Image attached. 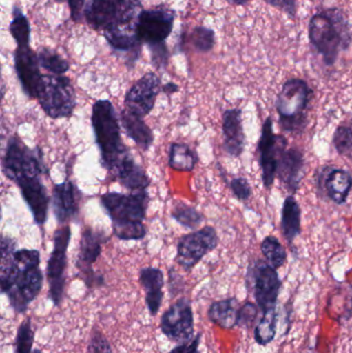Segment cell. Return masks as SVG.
<instances>
[{"label": "cell", "instance_id": "obj_48", "mask_svg": "<svg viewBox=\"0 0 352 353\" xmlns=\"http://www.w3.org/2000/svg\"><path fill=\"white\" fill-rule=\"evenodd\" d=\"M31 353H43V352H41V350H39V348H35V350H33V352Z\"/></svg>", "mask_w": 352, "mask_h": 353}, {"label": "cell", "instance_id": "obj_27", "mask_svg": "<svg viewBox=\"0 0 352 353\" xmlns=\"http://www.w3.org/2000/svg\"><path fill=\"white\" fill-rule=\"evenodd\" d=\"M239 301L236 298L216 301L209 307V321L223 330H233L238 325Z\"/></svg>", "mask_w": 352, "mask_h": 353}, {"label": "cell", "instance_id": "obj_6", "mask_svg": "<svg viewBox=\"0 0 352 353\" xmlns=\"http://www.w3.org/2000/svg\"><path fill=\"white\" fill-rule=\"evenodd\" d=\"M2 170L6 178L14 183L23 178L41 176L47 171L43 151L39 147L29 148L17 136L8 139L2 161Z\"/></svg>", "mask_w": 352, "mask_h": 353}, {"label": "cell", "instance_id": "obj_26", "mask_svg": "<svg viewBox=\"0 0 352 353\" xmlns=\"http://www.w3.org/2000/svg\"><path fill=\"white\" fill-rule=\"evenodd\" d=\"M120 122L128 138L132 139L143 150L150 149L154 142V134L142 117L124 108L120 114Z\"/></svg>", "mask_w": 352, "mask_h": 353}, {"label": "cell", "instance_id": "obj_2", "mask_svg": "<svg viewBox=\"0 0 352 353\" xmlns=\"http://www.w3.org/2000/svg\"><path fill=\"white\" fill-rule=\"evenodd\" d=\"M103 209L111 218L113 234L122 241H138L146 236L144 220L149 205L148 191L105 193L101 196Z\"/></svg>", "mask_w": 352, "mask_h": 353}, {"label": "cell", "instance_id": "obj_47", "mask_svg": "<svg viewBox=\"0 0 352 353\" xmlns=\"http://www.w3.org/2000/svg\"><path fill=\"white\" fill-rule=\"evenodd\" d=\"M229 3L236 4V6H243V4L247 3L250 0H227Z\"/></svg>", "mask_w": 352, "mask_h": 353}, {"label": "cell", "instance_id": "obj_12", "mask_svg": "<svg viewBox=\"0 0 352 353\" xmlns=\"http://www.w3.org/2000/svg\"><path fill=\"white\" fill-rule=\"evenodd\" d=\"M216 230L207 225L180 239L176 261L186 272H190L208 253L218 246Z\"/></svg>", "mask_w": 352, "mask_h": 353}, {"label": "cell", "instance_id": "obj_7", "mask_svg": "<svg viewBox=\"0 0 352 353\" xmlns=\"http://www.w3.org/2000/svg\"><path fill=\"white\" fill-rule=\"evenodd\" d=\"M37 101L52 119L70 118L76 108V93L68 77L45 74Z\"/></svg>", "mask_w": 352, "mask_h": 353}, {"label": "cell", "instance_id": "obj_33", "mask_svg": "<svg viewBox=\"0 0 352 353\" xmlns=\"http://www.w3.org/2000/svg\"><path fill=\"white\" fill-rule=\"evenodd\" d=\"M34 344V331H33L31 317H26L19 325L14 338V353H31Z\"/></svg>", "mask_w": 352, "mask_h": 353}, {"label": "cell", "instance_id": "obj_40", "mask_svg": "<svg viewBox=\"0 0 352 353\" xmlns=\"http://www.w3.org/2000/svg\"><path fill=\"white\" fill-rule=\"evenodd\" d=\"M231 189L233 191L234 195L239 201H248L252 194L251 186H250L248 181L245 178H242V176L233 179L231 181Z\"/></svg>", "mask_w": 352, "mask_h": 353}, {"label": "cell", "instance_id": "obj_19", "mask_svg": "<svg viewBox=\"0 0 352 353\" xmlns=\"http://www.w3.org/2000/svg\"><path fill=\"white\" fill-rule=\"evenodd\" d=\"M25 203L28 205L33 219L39 225H43L49 213L50 196L41 176H29L17 181Z\"/></svg>", "mask_w": 352, "mask_h": 353}, {"label": "cell", "instance_id": "obj_34", "mask_svg": "<svg viewBox=\"0 0 352 353\" xmlns=\"http://www.w3.org/2000/svg\"><path fill=\"white\" fill-rule=\"evenodd\" d=\"M37 57L41 68L53 74H63L70 70L68 62L52 50L41 49Z\"/></svg>", "mask_w": 352, "mask_h": 353}, {"label": "cell", "instance_id": "obj_3", "mask_svg": "<svg viewBox=\"0 0 352 353\" xmlns=\"http://www.w3.org/2000/svg\"><path fill=\"white\" fill-rule=\"evenodd\" d=\"M309 39L324 63L333 65L339 53L351 43V27L344 12L334 8L314 14L309 23Z\"/></svg>", "mask_w": 352, "mask_h": 353}, {"label": "cell", "instance_id": "obj_15", "mask_svg": "<svg viewBox=\"0 0 352 353\" xmlns=\"http://www.w3.org/2000/svg\"><path fill=\"white\" fill-rule=\"evenodd\" d=\"M175 12L167 8L143 10L138 19L136 32L142 43H163L173 30Z\"/></svg>", "mask_w": 352, "mask_h": 353}, {"label": "cell", "instance_id": "obj_35", "mask_svg": "<svg viewBox=\"0 0 352 353\" xmlns=\"http://www.w3.org/2000/svg\"><path fill=\"white\" fill-rule=\"evenodd\" d=\"M10 31L12 33L18 47L29 46L30 41V26L26 17L22 14L19 8L14 10V20L10 25Z\"/></svg>", "mask_w": 352, "mask_h": 353}, {"label": "cell", "instance_id": "obj_30", "mask_svg": "<svg viewBox=\"0 0 352 353\" xmlns=\"http://www.w3.org/2000/svg\"><path fill=\"white\" fill-rule=\"evenodd\" d=\"M278 311L271 309L262 313V319L254 329V339L260 346H267L274 341L277 333Z\"/></svg>", "mask_w": 352, "mask_h": 353}, {"label": "cell", "instance_id": "obj_41", "mask_svg": "<svg viewBox=\"0 0 352 353\" xmlns=\"http://www.w3.org/2000/svg\"><path fill=\"white\" fill-rule=\"evenodd\" d=\"M151 57L152 63L156 68H163L167 65V47L163 43L151 46Z\"/></svg>", "mask_w": 352, "mask_h": 353}, {"label": "cell", "instance_id": "obj_20", "mask_svg": "<svg viewBox=\"0 0 352 353\" xmlns=\"http://www.w3.org/2000/svg\"><path fill=\"white\" fill-rule=\"evenodd\" d=\"M141 286L145 290V301L151 316H156L161 311L163 302L165 274L158 268H143L138 275Z\"/></svg>", "mask_w": 352, "mask_h": 353}, {"label": "cell", "instance_id": "obj_14", "mask_svg": "<svg viewBox=\"0 0 352 353\" xmlns=\"http://www.w3.org/2000/svg\"><path fill=\"white\" fill-rule=\"evenodd\" d=\"M287 139L276 136L273 132L272 118L268 117L262 128V136L258 141L260 165L262 173V182L266 188H270L277 174L279 159L287 150Z\"/></svg>", "mask_w": 352, "mask_h": 353}, {"label": "cell", "instance_id": "obj_25", "mask_svg": "<svg viewBox=\"0 0 352 353\" xmlns=\"http://www.w3.org/2000/svg\"><path fill=\"white\" fill-rule=\"evenodd\" d=\"M303 169V153L298 149H289L285 150L279 159L277 175L289 190L295 192L301 182Z\"/></svg>", "mask_w": 352, "mask_h": 353}, {"label": "cell", "instance_id": "obj_45", "mask_svg": "<svg viewBox=\"0 0 352 353\" xmlns=\"http://www.w3.org/2000/svg\"><path fill=\"white\" fill-rule=\"evenodd\" d=\"M70 8L72 20L80 22L82 19L83 8H84L85 0H68Z\"/></svg>", "mask_w": 352, "mask_h": 353}, {"label": "cell", "instance_id": "obj_13", "mask_svg": "<svg viewBox=\"0 0 352 353\" xmlns=\"http://www.w3.org/2000/svg\"><path fill=\"white\" fill-rule=\"evenodd\" d=\"M107 241L105 234L91 228H85L81 236L76 268L79 275L88 288H99L105 285V278L93 271L92 265L99 259L101 246Z\"/></svg>", "mask_w": 352, "mask_h": 353}, {"label": "cell", "instance_id": "obj_36", "mask_svg": "<svg viewBox=\"0 0 352 353\" xmlns=\"http://www.w3.org/2000/svg\"><path fill=\"white\" fill-rule=\"evenodd\" d=\"M192 45L198 51L209 52L215 43V33L206 27H196L191 34Z\"/></svg>", "mask_w": 352, "mask_h": 353}, {"label": "cell", "instance_id": "obj_10", "mask_svg": "<svg viewBox=\"0 0 352 353\" xmlns=\"http://www.w3.org/2000/svg\"><path fill=\"white\" fill-rule=\"evenodd\" d=\"M161 333L173 343L182 344L194 338V315L190 299L181 296L161 315Z\"/></svg>", "mask_w": 352, "mask_h": 353}, {"label": "cell", "instance_id": "obj_23", "mask_svg": "<svg viewBox=\"0 0 352 353\" xmlns=\"http://www.w3.org/2000/svg\"><path fill=\"white\" fill-rule=\"evenodd\" d=\"M111 175L115 176L122 186L125 187L130 192L148 191L150 179L147 176L140 165L134 161L132 154L126 155L123 161L112 172Z\"/></svg>", "mask_w": 352, "mask_h": 353}, {"label": "cell", "instance_id": "obj_1", "mask_svg": "<svg viewBox=\"0 0 352 353\" xmlns=\"http://www.w3.org/2000/svg\"><path fill=\"white\" fill-rule=\"evenodd\" d=\"M41 253L37 249H19L16 241L1 239L0 285L8 296L10 308L16 314H24L29 305L37 300L43 285Z\"/></svg>", "mask_w": 352, "mask_h": 353}, {"label": "cell", "instance_id": "obj_18", "mask_svg": "<svg viewBox=\"0 0 352 353\" xmlns=\"http://www.w3.org/2000/svg\"><path fill=\"white\" fill-rule=\"evenodd\" d=\"M81 192L72 181L56 184L52 193V209L58 223L65 225L80 213Z\"/></svg>", "mask_w": 352, "mask_h": 353}, {"label": "cell", "instance_id": "obj_31", "mask_svg": "<svg viewBox=\"0 0 352 353\" xmlns=\"http://www.w3.org/2000/svg\"><path fill=\"white\" fill-rule=\"evenodd\" d=\"M172 217L178 222L180 225L190 230L200 226L204 222L205 217L200 212L191 205L184 203H179L174 207L172 211Z\"/></svg>", "mask_w": 352, "mask_h": 353}, {"label": "cell", "instance_id": "obj_5", "mask_svg": "<svg viewBox=\"0 0 352 353\" xmlns=\"http://www.w3.org/2000/svg\"><path fill=\"white\" fill-rule=\"evenodd\" d=\"M313 91L301 79H291L283 85L277 97L276 109L280 116V124L287 132H297L305 126L304 111L308 107Z\"/></svg>", "mask_w": 352, "mask_h": 353}, {"label": "cell", "instance_id": "obj_11", "mask_svg": "<svg viewBox=\"0 0 352 353\" xmlns=\"http://www.w3.org/2000/svg\"><path fill=\"white\" fill-rule=\"evenodd\" d=\"M247 286L262 313L277 308L281 281L277 270L264 261H258L247 274Z\"/></svg>", "mask_w": 352, "mask_h": 353}, {"label": "cell", "instance_id": "obj_29", "mask_svg": "<svg viewBox=\"0 0 352 353\" xmlns=\"http://www.w3.org/2000/svg\"><path fill=\"white\" fill-rule=\"evenodd\" d=\"M198 157L184 143H173L169 148V165L180 172H190L196 168Z\"/></svg>", "mask_w": 352, "mask_h": 353}, {"label": "cell", "instance_id": "obj_4", "mask_svg": "<svg viewBox=\"0 0 352 353\" xmlns=\"http://www.w3.org/2000/svg\"><path fill=\"white\" fill-rule=\"evenodd\" d=\"M91 123L95 140L101 152L103 167L112 173L130 151L122 141L121 126L117 112L111 101H95L91 114Z\"/></svg>", "mask_w": 352, "mask_h": 353}, {"label": "cell", "instance_id": "obj_22", "mask_svg": "<svg viewBox=\"0 0 352 353\" xmlns=\"http://www.w3.org/2000/svg\"><path fill=\"white\" fill-rule=\"evenodd\" d=\"M222 132L225 136L223 148L225 152L233 157H240L245 145L241 110L229 109L223 113Z\"/></svg>", "mask_w": 352, "mask_h": 353}, {"label": "cell", "instance_id": "obj_44", "mask_svg": "<svg viewBox=\"0 0 352 353\" xmlns=\"http://www.w3.org/2000/svg\"><path fill=\"white\" fill-rule=\"evenodd\" d=\"M270 6L287 12L291 18L295 17L297 10V0H266Z\"/></svg>", "mask_w": 352, "mask_h": 353}, {"label": "cell", "instance_id": "obj_17", "mask_svg": "<svg viewBox=\"0 0 352 353\" xmlns=\"http://www.w3.org/2000/svg\"><path fill=\"white\" fill-rule=\"evenodd\" d=\"M39 66V57L29 46L18 47L14 52V68L23 90L30 99H37L43 84Z\"/></svg>", "mask_w": 352, "mask_h": 353}, {"label": "cell", "instance_id": "obj_9", "mask_svg": "<svg viewBox=\"0 0 352 353\" xmlns=\"http://www.w3.org/2000/svg\"><path fill=\"white\" fill-rule=\"evenodd\" d=\"M72 236V230L68 224L62 225L54 232L53 251L47 263V279L49 283V299L54 306H61L63 302L68 267V248Z\"/></svg>", "mask_w": 352, "mask_h": 353}, {"label": "cell", "instance_id": "obj_28", "mask_svg": "<svg viewBox=\"0 0 352 353\" xmlns=\"http://www.w3.org/2000/svg\"><path fill=\"white\" fill-rule=\"evenodd\" d=\"M282 230L289 243H293L301 232V209L293 195L287 196L283 203Z\"/></svg>", "mask_w": 352, "mask_h": 353}, {"label": "cell", "instance_id": "obj_32", "mask_svg": "<svg viewBox=\"0 0 352 353\" xmlns=\"http://www.w3.org/2000/svg\"><path fill=\"white\" fill-rule=\"evenodd\" d=\"M262 254L266 257L269 265L274 269H279L287 261V250L275 236H267L260 245Z\"/></svg>", "mask_w": 352, "mask_h": 353}, {"label": "cell", "instance_id": "obj_38", "mask_svg": "<svg viewBox=\"0 0 352 353\" xmlns=\"http://www.w3.org/2000/svg\"><path fill=\"white\" fill-rule=\"evenodd\" d=\"M87 352L113 353V350L107 338L99 330L94 329L90 334Z\"/></svg>", "mask_w": 352, "mask_h": 353}, {"label": "cell", "instance_id": "obj_43", "mask_svg": "<svg viewBox=\"0 0 352 353\" xmlns=\"http://www.w3.org/2000/svg\"><path fill=\"white\" fill-rule=\"evenodd\" d=\"M202 336V333L196 334L194 339L186 342V343L178 344L169 353H200Z\"/></svg>", "mask_w": 352, "mask_h": 353}, {"label": "cell", "instance_id": "obj_21", "mask_svg": "<svg viewBox=\"0 0 352 353\" xmlns=\"http://www.w3.org/2000/svg\"><path fill=\"white\" fill-rule=\"evenodd\" d=\"M136 22L121 23V24L113 25L105 30V37L110 45L116 51L126 52L132 54L134 61L140 55L141 41L136 32Z\"/></svg>", "mask_w": 352, "mask_h": 353}, {"label": "cell", "instance_id": "obj_16", "mask_svg": "<svg viewBox=\"0 0 352 353\" xmlns=\"http://www.w3.org/2000/svg\"><path fill=\"white\" fill-rule=\"evenodd\" d=\"M161 89V83L158 76L154 72H147L126 93L124 99L125 109L144 118L154 108Z\"/></svg>", "mask_w": 352, "mask_h": 353}, {"label": "cell", "instance_id": "obj_42", "mask_svg": "<svg viewBox=\"0 0 352 353\" xmlns=\"http://www.w3.org/2000/svg\"><path fill=\"white\" fill-rule=\"evenodd\" d=\"M184 281L181 275L177 273L174 268L169 271V292L171 298H175L183 292Z\"/></svg>", "mask_w": 352, "mask_h": 353}, {"label": "cell", "instance_id": "obj_8", "mask_svg": "<svg viewBox=\"0 0 352 353\" xmlns=\"http://www.w3.org/2000/svg\"><path fill=\"white\" fill-rule=\"evenodd\" d=\"M138 0H90L84 10L92 28L105 30L121 23L136 22L142 12Z\"/></svg>", "mask_w": 352, "mask_h": 353}, {"label": "cell", "instance_id": "obj_39", "mask_svg": "<svg viewBox=\"0 0 352 353\" xmlns=\"http://www.w3.org/2000/svg\"><path fill=\"white\" fill-rule=\"evenodd\" d=\"M258 306L251 302L245 303L240 307L237 327L250 329L254 325L258 315Z\"/></svg>", "mask_w": 352, "mask_h": 353}, {"label": "cell", "instance_id": "obj_37", "mask_svg": "<svg viewBox=\"0 0 352 353\" xmlns=\"http://www.w3.org/2000/svg\"><path fill=\"white\" fill-rule=\"evenodd\" d=\"M335 149L341 155L352 153V130L347 126H339L333 138Z\"/></svg>", "mask_w": 352, "mask_h": 353}, {"label": "cell", "instance_id": "obj_24", "mask_svg": "<svg viewBox=\"0 0 352 353\" xmlns=\"http://www.w3.org/2000/svg\"><path fill=\"white\" fill-rule=\"evenodd\" d=\"M320 185L324 186L329 199L337 205H342L351 192L352 176L345 170L327 168L320 176Z\"/></svg>", "mask_w": 352, "mask_h": 353}, {"label": "cell", "instance_id": "obj_46", "mask_svg": "<svg viewBox=\"0 0 352 353\" xmlns=\"http://www.w3.org/2000/svg\"><path fill=\"white\" fill-rule=\"evenodd\" d=\"M178 90H179V86L175 84V83L169 82L165 84V86H163V92L167 95L174 94V93L178 92Z\"/></svg>", "mask_w": 352, "mask_h": 353}]
</instances>
